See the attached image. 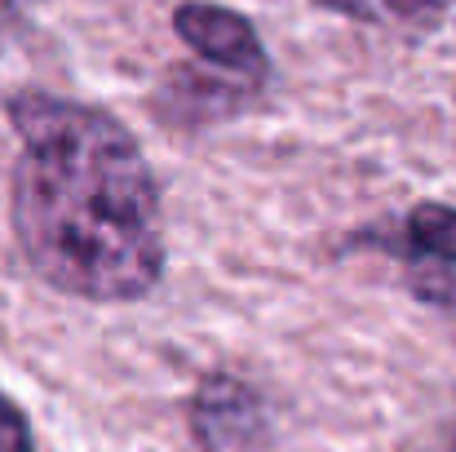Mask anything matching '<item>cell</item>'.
<instances>
[{
	"mask_svg": "<svg viewBox=\"0 0 456 452\" xmlns=\"http://www.w3.org/2000/svg\"><path fill=\"white\" fill-rule=\"evenodd\" d=\"M18 160L9 222L27 267L80 301H138L164 280V204L134 134L45 89L4 98Z\"/></svg>",
	"mask_w": 456,
	"mask_h": 452,
	"instance_id": "6da1fadb",
	"label": "cell"
},
{
	"mask_svg": "<svg viewBox=\"0 0 456 452\" xmlns=\"http://www.w3.org/2000/svg\"><path fill=\"white\" fill-rule=\"evenodd\" d=\"M173 31L204 67H217L231 80H248L253 89L271 80V53L240 9L217 0H182L173 9Z\"/></svg>",
	"mask_w": 456,
	"mask_h": 452,
	"instance_id": "7a4b0ae2",
	"label": "cell"
},
{
	"mask_svg": "<svg viewBox=\"0 0 456 452\" xmlns=\"http://www.w3.org/2000/svg\"><path fill=\"white\" fill-rule=\"evenodd\" d=\"M191 435L204 452H266V404L235 373H208L191 395Z\"/></svg>",
	"mask_w": 456,
	"mask_h": 452,
	"instance_id": "3957f363",
	"label": "cell"
},
{
	"mask_svg": "<svg viewBox=\"0 0 456 452\" xmlns=\"http://www.w3.org/2000/svg\"><path fill=\"white\" fill-rule=\"evenodd\" d=\"M319 4L350 22L386 31H430L448 13V0H319Z\"/></svg>",
	"mask_w": 456,
	"mask_h": 452,
	"instance_id": "277c9868",
	"label": "cell"
},
{
	"mask_svg": "<svg viewBox=\"0 0 456 452\" xmlns=\"http://www.w3.org/2000/svg\"><path fill=\"white\" fill-rule=\"evenodd\" d=\"M399 240L417 258H430L439 267H456V204H439V200L412 204Z\"/></svg>",
	"mask_w": 456,
	"mask_h": 452,
	"instance_id": "5b68a950",
	"label": "cell"
},
{
	"mask_svg": "<svg viewBox=\"0 0 456 452\" xmlns=\"http://www.w3.org/2000/svg\"><path fill=\"white\" fill-rule=\"evenodd\" d=\"M0 452H36L31 422L9 395H0Z\"/></svg>",
	"mask_w": 456,
	"mask_h": 452,
	"instance_id": "8992f818",
	"label": "cell"
},
{
	"mask_svg": "<svg viewBox=\"0 0 456 452\" xmlns=\"http://www.w3.org/2000/svg\"><path fill=\"white\" fill-rule=\"evenodd\" d=\"M9 22H13V0H0V36H4Z\"/></svg>",
	"mask_w": 456,
	"mask_h": 452,
	"instance_id": "52a82bcc",
	"label": "cell"
},
{
	"mask_svg": "<svg viewBox=\"0 0 456 452\" xmlns=\"http://www.w3.org/2000/svg\"><path fill=\"white\" fill-rule=\"evenodd\" d=\"M452 452H456V440H452Z\"/></svg>",
	"mask_w": 456,
	"mask_h": 452,
	"instance_id": "ba28073f",
	"label": "cell"
}]
</instances>
